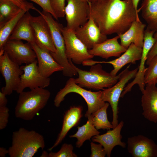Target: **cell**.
Listing matches in <instances>:
<instances>
[{"label": "cell", "instance_id": "obj_1", "mask_svg": "<svg viewBox=\"0 0 157 157\" xmlns=\"http://www.w3.org/2000/svg\"><path fill=\"white\" fill-rule=\"evenodd\" d=\"M90 14L105 35L123 34L136 20L140 21L132 0L89 1Z\"/></svg>", "mask_w": 157, "mask_h": 157}, {"label": "cell", "instance_id": "obj_2", "mask_svg": "<svg viewBox=\"0 0 157 157\" xmlns=\"http://www.w3.org/2000/svg\"><path fill=\"white\" fill-rule=\"evenodd\" d=\"M19 94L15 108V117L22 119L32 120L46 105L51 93L48 90L38 87Z\"/></svg>", "mask_w": 157, "mask_h": 157}, {"label": "cell", "instance_id": "obj_3", "mask_svg": "<svg viewBox=\"0 0 157 157\" xmlns=\"http://www.w3.org/2000/svg\"><path fill=\"white\" fill-rule=\"evenodd\" d=\"M45 143L43 136L34 130L23 127L13 133L12 144L8 149L10 157H32Z\"/></svg>", "mask_w": 157, "mask_h": 157}, {"label": "cell", "instance_id": "obj_4", "mask_svg": "<svg viewBox=\"0 0 157 157\" xmlns=\"http://www.w3.org/2000/svg\"><path fill=\"white\" fill-rule=\"evenodd\" d=\"M69 60L78 75V77L74 78L75 83L82 88L103 90L115 84L121 74L120 72L116 76L112 75L103 70L100 63L91 66L89 71L83 70L76 67L71 60Z\"/></svg>", "mask_w": 157, "mask_h": 157}, {"label": "cell", "instance_id": "obj_5", "mask_svg": "<svg viewBox=\"0 0 157 157\" xmlns=\"http://www.w3.org/2000/svg\"><path fill=\"white\" fill-rule=\"evenodd\" d=\"M35 10L43 17L48 24L56 49L55 52L50 53L55 60L63 67V75L70 77L77 75V72L70 64L66 55L65 42L62 31L63 26L55 20L49 13L44 10L41 12L36 8Z\"/></svg>", "mask_w": 157, "mask_h": 157}, {"label": "cell", "instance_id": "obj_6", "mask_svg": "<svg viewBox=\"0 0 157 157\" xmlns=\"http://www.w3.org/2000/svg\"><path fill=\"white\" fill-rule=\"evenodd\" d=\"M72 92L79 94L86 102L88 110L85 115L86 117L93 115L105 103L101 99V90L93 92L85 90L76 84L74 81V78L70 77L67 81L65 86L56 95L54 100L55 106L56 107H59L61 103L64 100L65 96L68 94Z\"/></svg>", "mask_w": 157, "mask_h": 157}, {"label": "cell", "instance_id": "obj_7", "mask_svg": "<svg viewBox=\"0 0 157 157\" xmlns=\"http://www.w3.org/2000/svg\"><path fill=\"white\" fill-rule=\"evenodd\" d=\"M129 65L121 72L118 81L112 87L104 89L102 91L101 97L104 102H107L110 105L113 112L112 124L113 128L118 124V120L119 113L118 104L119 99L126 84L136 76L138 67L130 70Z\"/></svg>", "mask_w": 157, "mask_h": 157}, {"label": "cell", "instance_id": "obj_8", "mask_svg": "<svg viewBox=\"0 0 157 157\" xmlns=\"http://www.w3.org/2000/svg\"><path fill=\"white\" fill-rule=\"evenodd\" d=\"M62 33L65 40L66 53L69 60L77 65L91 59L94 56L89 53L88 49L76 37L74 31L67 26L62 27Z\"/></svg>", "mask_w": 157, "mask_h": 157}, {"label": "cell", "instance_id": "obj_9", "mask_svg": "<svg viewBox=\"0 0 157 157\" xmlns=\"http://www.w3.org/2000/svg\"><path fill=\"white\" fill-rule=\"evenodd\" d=\"M0 72L4 78L5 85L1 91L6 95L16 91L23 73L20 66L12 60L5 52H0Z\"/></svg>", "mask_w": 157, "mask_h": 157}, {"label": "cell", "instance_id": "obj_10", "mask_svg": "<svg viewBox=\"0 0 157 157\" xmlns=\"http://www.w3.org/2000/svg\"><path fill=\"white\" fill-rule=\"evenodd\" d=\"M64 12L67 27L74 31L84 25L90 16L89 1L83 0H66Z\"/></svg>", "mask_w": 157, "mask_h": 157}, {"label": "cell", "instance_id": "obj_11", "mask_svg": "<svg viewBox=\"0 0 157 157\" xmlns=\"http://www.w3.org/2000/svg\"><path fill=\"white\" fill-rule=\"evenodd\" d=\"M2 50L12 60L19 65L30 64L37 60L35 53L30 44L28 42L24 43L21 40H8Z\"/></svg>", "mask_w": 157, "mask_h": 157}, {"label": "cell", "instance_id": "obj_12", "mask_svg": "<svg viewBox=\"0 0 157 157\" xmlns=\"http://www.w3.org/2000/svg\"><path fill=\"white\" fill-rule=\"evenodd\" d=\"M20 67L23 73L20 76V83L16 91L17 93L19 94L27 88L30 90L38 87L45 88L49 85V78L43 76L38 71L37 60Z\"/></svg>", "mask_w": 157, "mask_h": 157}, {"label": "cell", "instance_id": "obj_13", "mask_svg": "<svg viewBox=\"0 0 157 157\" xmlns=\"http://www.w3.org/2000/svg\"><path fill=\"white\" fill-rule=\"evenodd\" d=\"M142 48L131 43L124 53L118 58L109 61H97L90 59L82 63L83 66H91L97 63H107L112 65L113 69L110 73L113 76L117 75L118 72L124 65L129 64H135L137 61L140 60Z\"/></svg>", "mask_w": 157, "mask_h": 157}, {"label": "cell", "instance_id": "obj_14", "mask_svg": "<svg viewBox=\"0 0 157 157\" xmlns=\"http://www.w3.org/2000/svg\"><path fill=\"white\" fill-rule=\"evenodd\" d=\"M127 150L133 157H157V144L152 139L142 135L129 137Z\"/></svg>", "mask_w": 157, "mask_h": 157}, {"label": "cell", "instance_id": "obj_15", "mask_svg": "<svg viewBox=\"0 0 157 157\" xmlns=\"http://www.w3.org/2000/svg\"><path fill=\"white\" fill-rule=\"evenodd\" d=\"M74 32L76 37L88 50L107 39V35L101 32L90 14L87 22L75 30Z\"/></svg>", "mask_w": 157, "mask_h": 157}, {"label": "cell", "instance_id": "obj_16", "mask_svg": "<svg viewBox=\"0 0 157 157\" xmlns=\"http://www.w3.org/2000/svg\"><path fill=\"white\" fill-rule=\"evenodd\" d=\"M30 22L35 43L51 52H55L56 49L53 42L50 30L44 19L41 15L37 17L32 16Z\"/></svg>", "mask_w": 157, "mask_h": 157}, {"label": "cell", "instance_id": "obj_17", "mask_svg": "<svg viewBox=\"0 0 157 157\" xmlns=\"http://www.w3.org/2000/svg\"><path fill=\"white\" fill-rule=\"evenodd\" d=\"M29 44L36 54L38 70L41 75L48 78L54 72L62 71L63 67L55 60L49 51L35 43Z\"/></svg>", "mask_w": 157, "mask_h": 157}, {"label": "cell", "instance_id": "obj_18", "mask_svg": "<svg viewBox=\"0 0 157 157\" xmlns=\"http://www.w3.org/2000/svg\"><path fill=\"white\" fill-rule=\"evenodd\" d=\"M156 84H146L142 92V115L150 122L157 123V87Z\"/></svg>", "mask_w": 157, "mask_h": 157}, {"label": "cell", "instance_id": "obj_19", "mask_svg": "<svg viewBox=\"0 0 157 157\" xmlns=\"http://www.w3.org/2000/svg\"><path fill=\"white\" fill-rule=\"evenodd\" d=\"M124 124L122 121L113 130H108L106 133L94 136L92 139L93 142H97L103 146L108 157L110 156L112 150L115 146L119 145L123 148L126 147V144L121 141L122 137L121 132Z\"/></svg>", "mask_w": 157, "mask_h": 157}, {"label": "cell", "instance_id": "obj_20", "mask_svg": "<svg viewBox=\"0 0 157 157\" xmlns=\"http://www.w3.org/2000/svg\"><path fill=\"white\" fill-rule=\"evenodd\" d=\"M119 35L107 39L103 42L95 44L91 49L88 50L91 55L108 59L111 57H119L127 50L118 41Z\"/></svg>", "mask_w": 157, "mask_h": 157}, {"label": "cell", "instance_id": "obj_21", "mask_svg": "<svg viewBox=\"0 0 157 157\" xmlns=\"http://www.w3.org/2000/svg\"><path fill=\"white\" fill-rule=\"evenodd\" d=\"M82 108L81 106H73L66 111L64 115L61 129L53 145L48 150L51 151L60 144L68 132L79 123L82 117Z\"/></svg>", "mask_w": 157, "mask_h": 157}, {"label": "cell", "instance_id": "obj_22", "mask_svg": "<svg viewBox=\"0 0 157 157\" xmlns=\"http://www.w3.org/2000/svg\"><path fill=\"white\" fill-rule=\"evenodd\" d=\"M146 26V24L140 21H135L126 32L118 35L119 37L121 45L127 49L131 43L142 48Z\"/></svg>", "mask_w": 157, "mask_h": 157}, {"label": "cell", "instance_id": "obj_23", "mask_svg": "<svg viewBox=\"0 0 157 157\" xmlns=\"http://www.w3.org/2000/svg\"><path fill=\"white\" fill-rule=\"evenodd\" d=\"M32 16L28 11L21 17L9 37V40H24L28 43H36L30 20Z\"/></svg>", "mask_w": 157, "mask_h": 157}, {"label": "cell", "instance_id": "obj_24", "mask_svg": "<svg viewBox=\"0 0 157 157\" xmlns=\"http://www.w3.org/2000/svg\"><path fill=\"white\" fill-rule=\"evenodd\" d=\"M138 12L141 10V16L151 30L157 31V0H142Z\"/></svg>", "mask_w": 157, "mask_h": 157}, {"label": "cell", "instance_id": "obj_25", "mask_svg": "<svg viewBox=\"0 0 157 157\" xmlns=\"http://www.w3.org/2000/svg\"><path fill=\"white\" fill-rule=\"evenodd\" d=\"M93 115H92L88 118L86 123L81 126L77 127L78 131L74 134L69 136L70 138H75L77 139L76 143V147H81L85 141L90 140L93 136L99 134L100 133L92 124Z\"/></svg>", "mask_w": 157, "mask_h": 157}, {"label": "cell", "instance_id": "obj_26", "mask_svg": "<svg viewBox=\"0 0 157 157\" xmlns=\"http://www.w3.org/2000/svg\"><path fill=\"white\" fill-rule=\"evenodd\" d=\"M8 0H0V28L13 18L22 9Z\"/></svg>", "mask_w": 157, "mask_h": 157}, {"label": "cell", "instance_id": "obj_27", "mask_svg": "<svg viewBox=\"0 0 157 157\" xmlns=\"http://www.w3.org/2000/svg\"><path fill=\"white\" fill-rule=\"evenodd\" d=\"M26 12L22 9L17 15L0 28V51L2 50L18 21Z\"/></svg>", "mask_w": 157, "mask_h": 157}, {"label": "cell", "instance_id": "obj_28", "mask_svg": "<svg viewBox=\"0 0 157 157\" xmlns=\"http://www.w3.org/2000/svg\"><path fill=\"white\" fill-rule=\"evenodd\" d=\"M108 103L105 102L104 105L98 110L93 114L92 124L97 130H109L113 129V125L108 120L107 110L109 106Z\"/></svg>", "mask_w": 157, "mask_h": 157}, {"label": "cell", "instance_id": "obj_29", "mask_svg": "<svg viewBox=\"0 0 157 157\" xmlns=\"http://www.w3.org/2000/svg\"><path fill=\"white\" fill-rule=\"evenodd\" d=\"M146 68L144 76V82L147 84L155 83L157 79V55L150 60Z\"/></svg>", "mask_w": 157, "mask_h": 157}, {"label": "cell", "instance_id": "obj_30", "mask_svg": "<svg viewBox=\"0 0 157 157\" xmlns=\"http://www.w3.org/2000/svg\"><path fill=\"white\" fill-rule=\"evenodd\" d=\"M73 147L71 144H63L60 150L57 152L51 151L48 157H77V156L73 151Z\"/></svg>", "mask_w": 157, "mask_h": 157}, {"label": "cell", "instance_id": "obj_31", "mask_svg": "<svg viewBox=\"0 0 157 157\" xmlns=\"http://www.w3.org/2000/svg\"><path fill=\"white\" fill-rule=\"evenodd\" d=\"M52 8L58 19L64 17L65 0H50Z\"/></svg>", "mask_w": 157, "mask_h": 157}, {"label": "cell", "instance_id": "obj_32", "mask_svg": "<svg viewBox=\"0 0 157 157\" xmlns=\"http://www.w3.org/2000/svg\"><path fill=\"white\" fill-rule=\"evenodd\" d=\"M91 153V157H104L106 155L103 146L100 144H96L93 142L90 143Z\"/></svg>", "mask_w": 157, "mask_h": 157}, {"label": "cell", "instance_id": "obj_33", "mask_svg": "<svg viewBox=\"0 0 157 157\" xmlns=\"http://www.w3.org/2000/svg\"><path fill=\"white\" fill-rule=\"evenodd\" d=\"M9 108L6 106H0V129H4L7 126L9 117Z\"/></svg>", "mask_w": 157, "mask_h": 157}, {"label": "cell", "instance_id": "obj_34", "mask_svg": "<svg viewBox=\"0 0 157 157\" xmlns=\"http://www.w3.org/2000/svg\"><path fill=\"white\" fill-rule=\"evenodd\" d=\"M24 1L29 0L32 1L39 5L44 10L50 13L54 18L58 19L54 13L51 7L50 0H22Z\"/></svg>", "mask_w": 157, "mask_h": 157}, {"label": "cell", "instance_id": "obj_35", "mask_svg": "<svg viewBox=\"0 0 157 157\" xmlns=\"http://www.w3.org/2000/svg\"><path fill=\"white\" fill-rule=\"evenodd\" d=\"M8 0L12 2L20 8L26 11H29L31 9L34 10L35 8L33 4L26 1L22 0Z\"/></svg>", "mask_w": 157, "mask_h": 157}, {"label": "cell", "instance_id": "obj_36", "mask_svg": "<svg viewBox=\"0 0 157 157\" xmlns=\"http://www.w3.org/2000/svg\"><path fill=\"white\" fill-rule=\"evenodd\" d=\"M154 36L155 40V42L148 54L146 62V64L147 65L151 59L157 55V31H155Z\"/></svg>", "mask_w": 157, "mask_h": 157}, {"label": "cell", "instance_id": "obj_37", "mask_svg": "<svg viewBox=\"0 0 157 157\" xmlns=\"http://www.w3.org/2000/svg\"><path fill=\"white\" fill-rule=\"evenodd\" d=\"M6 95L1 91H0V106H6L8 99L6 97Z\"/></svg>", "mask_w": 157, "mask_h": 157}, {"label": "cell", "instance_id": "obj_38", "mask_svg": "<svg viewBox=\"0 0 157 157\" xmlns=\"http://www.w3.org/2000/svg\"><path fill=\"white\" fill-rule=\"evenodd\" d=\"M8 149L3 147H0V156L1 157H5L7 154H8Z\"/></svg>", "mask_w": 157, "mask_h": 157}, {"label": "cell", "instance_id": "obj_39", "mask_svg": "<svg viewBox=\"0 0 157 157\" xmlns=\"http://www.w3.org/2000/svg\"><path fill=\"white\" fill-rule=\"evenodd\" d=\"M140 0H132L134 7L136 11L138 13L137 9L138 4Z\"/></svg>", "mask_w": 157, "mask_h": 157}, {"label": "cell", "instance_id": "obj_40", "mask_svg": "<svg viewBox=\"0 0 157 157\" xmlns=\"http://www.w3.org/2000/svg\"><path fill=\"white\" fill-rule=\"evenodd\" d=\"M48 153L46 151H44L42 155H41L40 157H48Z\"/></svg>", "mask_w": 157, "mask_h": 157}, {"label": "cell", "instance_id": "obj_41", "mask_svg": "<svg viewBox=\"0 0 157 157\" xmlns=\"http://www.w3.org/2000/svg\"><path fill=\"white\" fill-rule=\"evenodd\" d=\"M97 0H90V1H97Z\"/></svg>", "mask_w": 157, "mask_h": 157}, {"label": "cell", "instance_id": "obj_42", "mask_svg": "<svg viewBox=\"0 0 157 157\" xmlns=\"http://www.w3.org/2000/svg\"><path fill=\"white\" fill-rule=\"evenodd\" d=\"M155 83L156 84L157 83V79L155 81Z\"/></svg>", "mask_w": 157, "mask_h": 157}, {"label": "cell", "instance_id": "obj_43", "mask_svg": "<svg viewBox=\"0 0 157 157\" xmlns=\"http://www.w3.org/2000/svg\"><path fill=\"white\" fill-rule=\"evenodd\" d=\"M83 0L86 1H90V0Z\"/></svg>", "mask_w": 157, "mask_h": 157}]
</instances>
